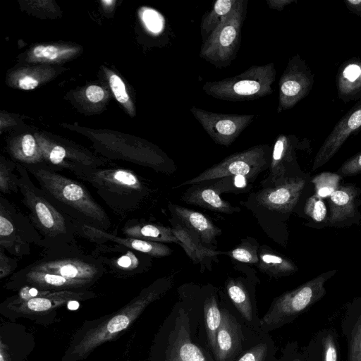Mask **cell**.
<instances>
[{
    "label": "cell",
    "mask_w": 361,
    "mask_h": 361,
    "mask_svg": "<svg viewBox=\"0 0 361 361\" xmlns=\"http://www.w3.org/2000/svg\"><path fill=\"white\" fill-rule=\"evenodd\" d=\"M171 285V278L159 279L117 311L85 322L73 335L62 361L82 360L99 345L116 338L129 328L151 303L164 295Z\"/></svg>",
    "instance_id": "obj_1"
},
{
    "label": "cell",
    "mask_w": 361,
    "mask_h": 361,
    "mask_svg": "<svg viewBox=\"0 0 361 361\" xmlns=\"http://www.w3.org/2000/svg\"><path fill=\"white\" fill-rule=\"evenodd\" d=\"M48 199L71 220L106 231L110 219L103 207L80 182L44 167H29Z\"/></svg>",
    "instance_id": "obj_2"
},
{
    "label": "cell",
    "mask_w": 361,
    "mask_h": 361,
    "mask_svg": "<svg viewBox=\"0 0 361 361\" xmlns=\"http://www.w3.org/2000/svg\"><path fill=\"white\" fill-rule=\"evenodd\" d=\"M18 188L22 202L29 209V219L42 236L46 247L68 245L77 233L73 221L59 210L44 191L33 183L27 171L18 167Z\"/></svg>",
    "instance_id": "obj_3"
},
{
    "label": "cell",
    "mask_w": 361,
    "mask_h": 361,
    "mask_svg": "<svg viewBox=\"0 0 361 361\" xmlns=\"http://www.w3.org/2000/svg\"><path fill=\"white\" fill-rule=\"evenodd\" d=\"M336 271H330L274 298L260 319V330L264 334L290 324L306 312L326 293L324 284Z\"/></svg>",
    "instance_id": "obj_4"
},
{
    "label": "cell",
    "mask_w": 361,
    "mask_h": 361,
    "mask_svg": "<svg viewBox=\"0 0 361 361\" xmlns=\"http://www.w3.org/2000/svg\"><path fill=\"white\" fill-rule=\"evenodd\" d=\"M274 62L252 66L235 76L206 82L202 90L207 95L224 101L243 102L264 97L273 92L276 79Z\"/></svg>",
    "instance_id": "obj_5"
},
{
    "label": "cell",
    "mask_w": 361,
    "mask_h": 361,
    "mask_svg": "<svg viewBox=\"0 0 361 361\" xmlns=\"http://www.w3.org/2000/svg\"><path fill=\"white\" fill-rule=\"evenodd\" d=\"M78 178L91 184L99 195L116 209L133 208V203L136 204L145 191L137 176L127 169H90Z\"/></svg>",
    "instance_id": "obj_6"
},
{
    "label": "cell",
    "mask_w": 361,
    "mask_h": 361,
    "mask_svg": "<svg viewBox=\"0 0 361 361\" xmlns=\"http://www.w3.org/2000/svg\"><path fill=\"white\" fill-rule=\"evenodd\" d=\"M247 0H237L233 8L202 42L200 57L217 68L228 67L236 56L245 18Z\"/></svg>",
    "instance_id": "obj_7"
},
{
    "label": "cell",
    "mask_w": 361,
    "mask_h": 361,
    "mask_svg": "<svg viewBox=\"0 0 361 361\" xmlns=\"http://www.w3.org/2000/svg\"><path fill=\"white\" fill-rule=\"evenodd\" d=\"M45 243L29 218L18 212L2 195L0 197V249L16 257L30 254V245Z\"/></svg>",
    "instance_id": "obj_8"
},
{
    "label": "cell",
    "mask_w": 361,
    "mask_h": 361,
    "mask_svg": "<svg viewBox=\"0 0 361 361\" xmlns=\"http://www.w3.org/2000/svg\"><path fill=\"white\" fill-rule=\"evenodd\" d=\"M49 251V250H47ZM49 251L42 258L25 268L29 270L47 272L67 279L86 280L96 283L106 271L104 264L94 256L75 255L68 252Z\"/></svg>",
    "instance_id": "obj_9"
},
{
    "label": "cell",
    "mask_w": 361,
    "mask_h": 361,
    "mask_svg": "<svg viewBox=\"0 0 361 361\" xmlns=\"http://www.w3.org/2000/svg\"><path fill=\"white\" fill-rule=\"evenodd\" d=\"M270 154L269 145L253 146L227 157L182 185L197 184L208 180L237 175L250 179L267 168L271 161Z\"/></svg>",
    "instance_id": "obj_10"
},
{
    "label": "cell",
    "mask_w": 361,
    "mask_h": 361,
    "mask_svg": "<svg viewBox=\"0 0 361 361\" xmlns=\"http://www.w3.org/2000/svg\"><path fill=\"white\" fill-rule=\"evenodd\" d=\"M95 297L96 294L89 290L49 292L18 302L5 300L1 305V312L11 319L24 317L34 319L47 316L71 301L85 300Z\"/></svg>",
    "instance_id": "obj_11"
},
{
    "label": "cell",
    "mask_w": 361,
    "mask_h": 361,
    "mask_svg": "<svg viewBox=\"0 0 361 361\" xmlns=\"http://www.w3.org/2000/svg\"><path fill=\"white\" fill-rule=\"evenodd\" d=\"M190 111L213 141L225 147L230 146L255 117L253 114L212 112L196 106Z\"/></svg>",
    "instance_id": "obj_12"
},
{
    "label": "cell",
    "mask_w": 361,
    "mask_h": 361,
    "mask_svg": "<svg viewBox=\"0 0 361 361\" xmlns=\"http://www.w3.org/2000/svg\"><path fill=\"white\" fill-rule=\"evenodd\" d=\"M314 83V75L299 54L288 61L279 81L277 113L293 108L307 97Z\"/></svg>",
    "instance_id": "obj_13"
},
{
    "label": "cell",
    "mask_w": 361,
    "mask_h": 361,
    "mask_svg": "<svg viewBox=\"0 0 361 361\" xmlns=\"http://www.w3.org/2000/svg\"><path fill=\"white\" fill-rule=\"evenodd\" d=\"M222 319L216 334V361H234L243 352L253 331L231 308L221 306Z\"/></svg>",
    "instance_id": "obj_14"
},
{
    "label": "cell",
    "mask_w": 361,
    "mask_h": 361,
    "mask_svg": "<svg viewBox=\"0 0 361 361\" xmlns=\"http://www.w3.org/2000/svg\"><path fill=\"white\" fill-rule=\"evenodd\" d=\"M94 283L90 281L71 279L51 273L23 268L11 275L5 287L9 290H19L23 286H29L40 290L56 292L88 290Z\"/></svg>",
    "instance_id": "obj_15"
},
{
    "label": "cell",
    "mask_w": 361,
    "mask_h": 361,
    "mask_svg": "<svg viewBox=\"0 0 361 361\" xmlns=\"http://www.w3.org/2000/svg\"><path fill=\"white\" fill-rule=\"evenodd\" d=\"M360 129L361 101L341 118L326 138L315 156L312 171H315L328 162L350 135Z\"/></svg>",
    "instance_id": "obj_16"
},
{
    "label": "cell",
    "mask_w": 361,
    "mask_h": 361,
    "mask_svg": "<svg viewBox=\"0 0 361 361\" xmlns=\"http://www.w3.org/2000/svg\"><path fill=\"white\" fill-rule=\"evenodd\" d=\"M72 221L77 233L99 245L105 242H111L155 257H166L172 252V250L167 245L161 243L146 241L128 237L123 238L77 221Z\"/></svg>",
    "instance_id": "obj_17"
},
{
    "label": "cell",
    "mask_w": 361,
    "mask_h": 361,
    "mask_svg": "<svg viewBox=\"0 0 361 361\" xmlns=\"http://www.w3.org/2000/svg\"><path fill=\"white\" fill-rule=\"evenodd\" d=\"M304 179H288L273 188L261 190L257 195L258 203L269 210L291 212L305 187Z\"/></svg>",
    "instance_id": "obj_18"
},
{
    "label": "cell",
    "mask_w": 361,
    "mask_h": 361,
    "mask_svg": "<svg viewBox=\"0 0 361 361\" xmlns=\"http://www.w3.org/2000/svg\"><path fill=\"white\" fill-rule=\"evenodd\" d=\"M226 289L233 311L242 323L253 331L262 333L255 296L247 286L239 279H231L227 281Z\"/></svg>",
    "instance_id": "obj_19"
},
{
    "label": "cell",
    "mask_w": 361,
    "mask_h": 361,
    "mask_svg": "<svg viewBox=\"0 0 361 361\" xmlns=\"http://www.w3.org/2000/svg\"><path fill=\"white\" fill-rule=\"evenodd\" d=\"M303 351L305 361H341L338 334L332 329L317 332Z\"/></svg>",
    "instance_id": "obj_20"
},
{
    "label": "cell",
    "mask_w": 361,
    "mask_h": 361,
    "mask_svg": "<svg viewBox=\"0 0 361 361\" xmlns=\"http://www.w3.org/2000/svg\"><path fill=\"white\" fill-rule=\"evenodd\" d=\"M341 330L347 341V361H361V299L347 305Z\"/></svg>",
    "instance_id": "obj_21"
},
{
    "label": "cell",
    "mask_w": 361,
    "mask_h": 361,
    "mask_svg": "<svg viewBox=\"0 0 361 361\" xmlns=\"http://www.w3.org/2000/svg\"><path fill=\"white\" fill-rule=\"evenodd\" d=\"M336 86L338 97L345 103L361 97V59L353 58L341 64Z\"/></svg>",
    "instance_id": "obj_22"
},
{
    "label": "cell",
    "mask_w": 361,
    "mask_h": 361,
    "mask_svg": "<svg viewBox=\"0 0 361 361\" xmlns=\"http://www.w3.org/2000/svg\"><path fill=\"white\" fill-rule=\"evenodd\" d=\"M173 213L202 243L211 244L221 230L202 213L180 205H172Z\"/></svg>",
    "instance_id": "obj_23"
},
{
    "label": "cell",
    "mask_w": 361,
    "mask_h": 361,
    "mask_svg": "<svg viewBox=\"0 0 361 361\" xmlns=\"http://www.w3.org/2000/svg\"><path fill=\"white\" fill-rule=\"evenodd\" d=\"M221 306L214 293H209L202 300L203 331L208 350L216 361V334L221 322Z\"/></svg>",
    "instance_id": "obj_24"
},
{
    "label": "cell",
    "mask_w": 361,
    "mask_h": 361,
    "mask_svg": "<svg viewBox=\"0 0 361 361\" xmlns=\"http://www.w3.org/2000/svg\"><path fill=\"white\" fill-rule=\"evenodd\" d=\"M356 188L340 187L329 197L330 214L329 224H338L353 217L355 213Z\"/></svg>",
    "instance_id": "obj_25"
},
{
    "label": "cell",
    "mask_w": 361,
    "mask_h": 361,
    "mask_svg": "<svg viewBox=\"0 0 361 361\" xmlns=\"http://www.w3.org/2000/svg\"><path fill=\"white\" fill-rule=\"evenodd\" d=\"M183 200L190 204H195L209 210L231 214L235 212L231 204L223 200L217 191L212 187H195L186 191Z\"/></svg>",
    "instance_id": "obj_26"
},
{
    "label": "cell",
    "mask_w": 361,
    "mask_h": 361,
    "mask_svg": "<svg viewBox=\"0 0 361 361\" xmlns=\"http://www.w3.org/2000/svg\"><path fill=\"white\" fill-rule=\"evenodd\" d=\"M126 237L156 243H176L179 241L172 228L157 224L128 222L122 228Z\"/></svg>",
    "instance_id": "obj_27"
},
{
    "label": "cell",
    "mask_w": 361,
    "mask_h": 361,
    "mask_svg": "<svg viewBox=\"0 0 361 361\" xmlns=\"http://www.w3.org/2000/svg\"><path fill=\"white\" fill-rule=\"evenodd\" d=\"M297 142L298 140L294 135H280L276 140L270 161V178L274 183L284 176L286 165L292 161Z\"/></svg>",
    "instance_id": "obj_28"
},
{
    "label": "cell",
    "mask_w": 361,
    "mask_h": 361,
    "mask_svg": "<svg viewBox=\"0 0 361 361\" xmlns=\"http://www.w3.org/2000/svg\"><path fill=\"white\" fill-rule=\"evenodd\" d=\"M275 356L276 348L269 334L253 332L234 361H269Z\"/></svg>",
    "instance_id": "obj_29"
},
{
    "label": "cell",
    "mask_w": 361,
    "mask_h": 361,
    "mask_svg": "<svg viewBox=\"0 0 361 361\" xmlns=\"http://www.w3.org/2000/svg\"><path fill=\"white\" fill-rule=\"evenodd\" d=\"M172 231L188 256L195 264L202 262L207 257L216 256L220 252L204 246L200 238L182 223H175Z\"/></svg>",
    "instance_id": "obj_30"
},
{
    "label": "cell",
    "mask_w": 361,
    "mask_h": 361,
    "mask_svg": "<svg viewBox=\"0 0 361 361\" xmlns=\"http://www.w3.org/2000/svg\"><path fill=\"white\" fill-rule=\"evenodd\" d=\"M236 1L237 0H217L214 4L212 9L203 16L200 23V34L202 42L230 13Z\"/></svg>",
    "instance_id": "obj_31"
},
{
    "label": "cell",
    "mask_w": 361,
    "mask_h": 361,
    "mask_svg": "<svg viewBox=\"0 0 361 361\" xmlns=\"http://www.w3.org/2000/svg\"><path fill=\"white\" fill-rule=\"evenodd\" d=\"M259 259V269L270 276H286L295 272L297 269L290 260L270 252L260 253Z\"/></svg>",
    "instance_id": "obj_32"
},
{
    "label": "cell",
    "mask_w": 361,
    "mask_h": 361,
    "mask_svg": "<svg viewBox=\"0 0 361 361\" xmlns=\"http://www.w3.org/2000/svg\"><path fill=\"white\" fill-rule=\"evenodd\" d=\"M131 249H128L124 255L116 257H97L102 263L106 264L114 271L118 274H133L140 267V262Z\"/></svg>",
    "instance_id": "obj_33"
},
{
    "label": "cell",
    "mask_w": 361,
    "mask_h": 361,
    "mask_svg": "<svg viewBox=\"0 0 361 361\" xmlns=\"http://www.w3.org/2000/svg\"><path fill=\"white\" fill-rule=\"evenodd\" d=\"M341 176L331 172H323L314 177L313 183L316 195L321 198L330 197L338 188Z\"/></svg>",
    "instance_id": "obj_34"
},
{
    "label": "cell",
    "mask_w": 361,
    "mask_h": 361,
    "mask_svg": "<svg viewBox=\"0 0 361 361\" xmlns=\"http://www.w3.org/2000/svg\"><path fill=\"white\" fill-rule=\"evenodd\" d=\"M304 212L306 215L317 222L323 221L326 216V207L322 199L316 194L307 200Z\"/></svg>",
    "instance_id": "obj_35"
},
{
    "label": "cell",
    "mask_w": 361,
    "mask_h": 361,
    "mask_svg": "<svg viewBox=\"0 0 361 361\" xmlns=\"http://www.w3.org/2000/svg\"><path fill=\"white\" fill-rule=\"evenodd\" d=\"M0 190L5 195L16 193L19 190L18 175L14 174L11 169L3 164L0 166Z\"/></svg>",
    "instance_id": "obj_36"
},
{
    "label": "cell",
    "mask_w": 361,
    "mask_h": 361,
    "mask_svg": "<svg viewBox=\"0 0 361 361\" xmlns=\"http://www.w3.org/2000/svg\"><path fill=\"white\" fill-rule=\"evenodd\" d=\"M17 158L27 162H35L39 160L37 156L36 142L29 134L24 135L20 144V150L16 153Z\"/></svg>",
    "instance_id": "obj_37"
},
{
    "label": "cell",
    "mask_w": 361,
    "mask_h": 361,
    "mask_svg": "<svg viewBox=\"0 0 361 361\" xmlns=\"http://www.w3.org/2000/svg\"><path fill=\"white\" fill-rule=\"evenodd\" d=\"M231 256L235 259L245 263L255 264L259 262V257L255 247L248 245H242L231 251Z\"/></svg>",
    "instance_id": "obj_38"
},
{
    "label": "cell",
    "mask_w": 361,
    "mask_h": 361,
    "mask_svg": "<svg viewBox=\"0 0 361 361\" xmlns=\"http://www.w3.org/2000/svg\"><path fill=\"white\" fill-rule=\"evenodd\" d=\"M281 361H305L303 348L295 341H288L281 350Z\"/></svg>",
    "instance_id": "obj_39"
},
{
    "label": "cell",
    "mask_w": 361,
    "mask_h": 361,
    "mask_svg": "<svg viewBox=\"0 0 361 361\" xmlns=\"http://www.w3.org/2000/svg\"><path fill=\"white\" fill-rule=\"evenodd\" d=\"M142 19L149 30L152 32H159L163 27L161 16L156 11L145 8L142 13Z\"/></svg>",
    "instance_id": "obj_40"
},
{
    "label": "cell",
    "mask_w": 361,
    "mask_h": 361,
    "mask_svg": "<svg viewBox=\"0 0 361 361\" xmlns=\"http://www.w3.org/2000/svg\"><path fill=\"white\" fill-rule=\"evenodd\" d=\"M341 176H351L361 173V152L345 161L338 171Z\"/></svg>",
    "instance_id": "obj_41"
},
{
    "label": "cell",
    "mask_w": 361,
    "mask_h": 361,
    "mask_svg": "<svg viewBox=\"0 0 361 361\" xmlns=\"http://www.w3.org/2000/svg\"><path fill=\"white\" fill-rule=\"evenodd\" d=\"M68 158V152L61 145L54 146L47 153V159L50 164L56 167H66L68 169L66 159Z\"/></svg>",
    "instance_id": "obj_42"
},
{
    "label": "cell",
    "mask_w": 361,
    "mask_h": 361,
    "mask_svg": "<svg viewBox=\"0 0 361 361\" xmlns=\"http://www.w3.org/2000/svg\"><path fill=\"white\" fill-rule=\"evenodd\" d=\"M109 84L117 101L121 103L127 102L129 97L122 80L118 75L113 74L109 78Z\"/></svg>",
    "instance_id": "obj_43"
},
{
    "label": "cell",
    "mask_w": 361,
    "mask_h": 361,
    "mask_svg": "<svg viewBox=\"0 0 361 361\" xmlns=\"http://www.w3.org/2000/svg\"><path fill=\"white\" fill-rule=\"evenodd\" d=\"M18 267L17 260L7 256L5 252L0 249V279L13 274Z\"/></svg>",
    "instance_id": "obj_44"
},
{
    "label": "cell",
    "mask_w": 361,
    "mask_h": 361,
    "mask_svg": "<svg viewBox=\"0 0 361 361\" xmlns=\"http://www.w3.org/2000/svg\"><path fill=\"white\" fill-rule=\"evenodd\" d=\"M33 54L37 58H45L53 60L58 57L59 51L56 47L53 45H39L34 49Z\"/></svg>",
    "instance_id": "obj_45"
},
{
    "label": "cell",
    "mask_w": 361,
    "mask_h": 361,
    "mask_svg": "<svg viewBox=\"0 0 361 361\" xmlns=\"http://www.w3.org/2000/svg\"><path fill=\"white\" fill-rule=\"evenodd\" d=\"M85 94L90 102L96 103L100 102L104 98V92L99 86L90 85L87 88Z\"/></svg>",
    "instance_id": "obj_46"
},
{
    "label": "cell",
    "mask_w": 361,
    "mask_h": 361,
    "mask_svg": "<svg viewBox=\"0 0 361 361\" xmlns=\"http://www.w3.org/2000/svg\"><path fill=\"white\" fill-rule=\"evenodd\" d=\"M38 81L30 76H25L19 80L18 86L23 90H32L38 85Z\"/></svg>",
    "instance_id": "obj_47"
},
{
    "label": "cell",
    "mask_w": 361,
    "mask_h": 361,
    "mask_svg": "<svg viewBox=\"0 0 361 361\" xmlns=\"http://www.w3.org/2000/svg\"><path fill=\"white\" fill-rule=\"evenodd\" d=\"M344 3L350 12L361 17V0H345Z\"/></svg>",
    "instance_id": "obj_48"
},
{
    "label": "cell",
    "mask_w": 361,
    "mask_h": 361,
    "mask_svg": "<svg viewBox=\"0 0 361 361\" xmlns=\"http://www.w3.org/2000/svg\"><path fill=\"white\" fill-rule=\"evenodd\" d=\"M295 1V0H268L267 3L269 8L281 11L286 6Z\"/></svg>",
    "instance_id": "obj_49"
},
{
    "label": "cell",
    "mask_w": 361,
    "mask_h": 361,
    "mask_svg": "<svg viewBox=\"0 0 361 361\" xmlns=\"http://www.w3.org/2000/svg\"><path fill=\"white\" fill-rule=\"evenodd\" d=\"M234 185L238 188H243L247 185V178L244 176L237 175L234 176Z\"/></svg>",
    "instance_id": "obj_50"
},
{
    "label": "cell",
    "mask_w": 361,
    "mask_h": 361,
    "mask_svg": "<svg viewBox=\"0 0 361 361\" xmlns=\"http://www.w3.org/2000/svg\"><path fill=\"white\" fill-rule=\"evenodd\" d=\"M269 361H281V359H280V357H277V356H275Z\"/></svg>",
    "instance_id": "obj_51"
}]
</instances>
